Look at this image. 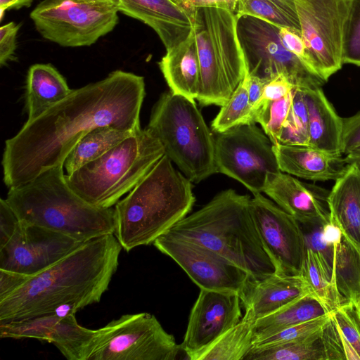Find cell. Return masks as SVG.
Segmentation results:
<instances>
[{
  "mask_svg": "<svg viewBox=\"0 0 360 360\" xmlns=\"http://www.w3.org/2000/svg\"><path fill=\"white\" fill-rule=\"evenodd\" d=\"M153 245L176 262L200 289L235 293L242 300L254 280L224 257L191 240L165 233Z\"/></svg>",
  "mask_w": 360,
  "mask_h": 360,
  "instance_id": "cell-14",
  "label": "cell"
},
{
  "mask_svg": "<svg viewBox=\"0 0 360 360\" xmlns=\"http://www.w3.org/2000/svg\"><path fill=\"white\" fill-rule=\"evenodd\" d=\"M344 160L347 165L356 164L360 166V146L347 153Z\"/></svg>",
  "mask_w": 360,
  "mask_h": 360,
  "instance_id": "cell-51",
  "label": "cell"
},
{
  "mask_svg": "<svg viewBox=\"0 0 360 360\" xmlns=\"http://www.w3.org/2000/svg\"><path fill=\"white\" fill-rule=\"evenodd\" d=\"M20 24L10 22L0 27V65L11 60L16 49V37Z\"/></svg>",
  "mask_w": 360,
  "mask_h": 360,
  "instance_id": "cell-44",
  "label": "cell"
},
{
  "mask_svg": "<svg viewBox=\"0 0 360 360\" xmlns=\"http://www.w3.org/2000/svg\"><path fill=\"white\" fill-rule=\"evenodd\" d=\"M236 13L220 8L193 9V34L199 60L203 105H224L246 74Z\"/></svg>",
  "mask_w": 360,
  "mask_h": 360,
  "instance_id": "cell-7",
  "label": "cell"
},
{
  "mask_svg": "<svg viewBox=\"0 0 360 360\" xmlns=\"http://www.w3.org/2000/svg\"><path fill=\"white\" fill-rule=\"evenodd\" d=\"M238 295L200 289L180 345L187 359L196 357L242 319Z\"/></svg>",
  "mask_w": 360,
  "mask_h": 360,
  "instance_id": "cell-17",
  "label": "cell"
},
{
  "mask_svg": "<svg viewBox=\"0 0 360 360\" xmlns=\"http://www.w3.org/2000/svg\"><path fill=\"white\" fill-rule=\"evenodd\" d=\"M360 146V112L343 118L341 151L346 155Z\"/></svg>",
  "mask_w": 360,
  "mask_h": 360,
  "instance_id": "cell-42",
  "label": "cell"
},
{
  "mask_svg": "<svg viewBox=\"0 0 360 360\" xmlns=\"http://www.w3.org/2000/svg\"><path fill=\"white\" fill-rule=\"evenodd\" d=\"M164 155L160 141L146 128L140 129L102 156L65 174V179L88 203L112 207Z\"/></svg>",
  "mask_w": 360,
  "mask_h": 360,
  "instance_id": "cell-6",
  "label": "cell"
},
{
  "mask_svg": "<svg viewBox=\"0 0 360 360\" xmlns=\"http://www.w3.org/2000/svg\"><path fill=\"white\" fill-rule=\"evenodd\" d=\"M321 340L326 360L346 359L343 342L330 313L328 322L321 330Z\"/></svg>",
  "mask_w": 360,
  "mask_h": 360,
  "instance_id": "cell-41",
  "label": "cell"
},
{
  "mask_svg": "<svg viewBox=\"0 0 360 360\" xmlns=\"http://www.w3.org/2000/svg\"><path fill=\"white\" fill-rule=\"evenodd\" d=\"M19 219L6 199L0 200V248L11 238Z\"/></svg>",
  "mask_w": 360,
  "mask_h": 360,
  "instance_id": "cell-45",
  "label": "cell"
},
{
  "mask_svg": "<svg viewBox=\"0 0 360 360\" xmlns=\"http://www.w3.org/2000/svg\"><path fill=\"white\" fill-rule=\"evenodd\" d=\"M248 91L249 101L253 111L254 107L257 105L262 97L264 86L267 81L260 79L256 76L250 75L248 72Z\"/></svg>",
  "mask_w": 360,
  "mask_h": 360,
  "instance_id": "cell-49",
  "label": "cell"
},
{
  "mask_svg": "<svg viewBox=\"0 0 360 360\" xmlns=\"http://www.w3.org/2000/svg\"><path fill=\"white\" fill-rule=\"evenodd\" d=\"M118 12L112 0H43L30 18L44 38L77 47L91 46L111 32Z\"/></svg>",
  "mask_w": 360,
  "mask_h": 360,
  "instance_id": "cell-9",
  "label": "cell"
},
{
  "mask_svg": "<svg viewBox=\"0 0 360 360\" xmlns=\"http://www.w3.org/2000/svg\"><path fill=\"white\" fill-rule=\"evenodd\" d=\"M30 277L14 271L0 269V300L17 290Z\"/></svg>",
  "mask_w": 360,
  "mask_h": 360,
  "instance_id": "cell-47",
  "label": "cell"
},
{
  "mask_svg": "<svg viewBox=\"0 0 360 360\" xmlns=\"http://www.w3.org/2000/svg\"><path fill=\"white\" fill-rule=\"evenodd\" d=\"M312 294L301 275H279L276 273L261 280H252L241 300L245 308L242 319L254 323L295 300Z\"/></svg>",
  "mask_w": 360,
  "mask_h": 360,
  "instance_id": "cell-21",
  "label": "cell"
},
{
  "mask_svg": "<svg viewBox=\"0 0 360 360\" xmlns=\"http://www.w3.org/2000/svg\"><path fill=\"white\" fill-rule=\"evenodd\" d=\"M330 315L342 340L346 359L360 360V321L354 304L345 302Z\"/></svg>",
  "mask_w": 360,
  "mask_h": 360,
  "instance_id": "cell-38",
  "label": "cell"
},
{
  "mask_svg": "<svg viewBox=\"0 0 360 360\" xmlns=\"http://www.w3.org/2000/svg\"><path fill=\"white\" fill-rule=\"evenodd\" d=\"M330 314L287 328L254 344L253 347L271 345L307 338L322 330Z\"/></svg>",
  "mask_w": 360,
  "mask_h": 360,
  "instance_id": "cell-40",
  "label": "cell"
},
{
  "mask_svg": "<svg viewBox=\"0 0 360 360\" xmlns=\"http://www.w3.org/2000/svg\"><path fill=\"white\" fill-rule=\"evenodd\" d=\"M333 272L340 293L354 304L360 294V254L342 233L335 245Z\"/></svg>",
  "mask_w": 360,
  "mask_h": 360,
  "instance_id": "cell-30",
  "label": "cell"
},
{
  "mask_svg": "<svg viewBox=\"0 0 360 360\" xmlns=\"http://www.w3.org/2000/svg\"><path fill=\"white\" fill-rule=\"evenodd\" d=\"M146 129L192 183L217 172L215 138L195 101L171 91L163 93L153 108Z\"/></svg>",
  "mask_w": 360,
  "mask_h": 360,
  "instance_id": "cell-8",
  "label": "cell"
},
{
  "mask_svg": "<svg viewBox=\"0 0 360 360\" xmlns=\"http://www.w3.org/2000/svg\"><path fill=\"white\" fill-rule=\"evenodd\" d=\"M294 88L283 75H279L273 77L266 82L262 97L254 108L262 103L278 100L287 96Z\"/></svg>",
  "mask_w": 360,
  "mask_h": 360,
  "instance_id": "cell-43",
  "label": "cell"
},
{
  "mask_svg": "<svg viewBox=\"0 0 360 360\" xmlns=\"http://www.w3.org/2000/svg\"><path fill=\"white\" fill-rule=\"evenodd\" d=\"M300 224L307 249L311 250L318 257L335 281L334 255L336 243L342 236L341 231L331 219L328 221Z\"/></svg>",
  "mask_w": 360,
  "mask_h": 360,
  "instance_id": "cell-34",
  "label": "cell"
},
{
  "mask_svg": "<svg viewBox=\"0 0 360 360\" xmlns=\"http://www.w3.org/2000/svg\"><path fill=\"white\" fill-rule=\"evenodd\" d=\"M278 143L309 146L308 113L303 90L294 88L291 105Z\"/></svg>",
  "mask_w": 360,
  "mask_h": 360,
  "instance_id": "cell-36",
  "label": "cell"
},
{
  "mask_svg": "<svg viewBox=\"0 0 360 360\" xmlns=\"http://www.w3.org/2000/svg\"><path fill=\"white\" fill-rule=\"evenodd\" d=\"M122 249L114 233L84 242L0 300V322L76 313L98 302L117 269Z\"/></svg>",
  "mask_w": 360,
  "mask_h": 360,
  "instance_id": "cell-2",
  "label": "cell"
},
{
  "mask_svg": "<svg viewBox=\"0 0 360 360\" xmlns=\"http://www.w3.org/2000/svg\"><path fill=\"white\" fill-rule=\"evenodd\" d=\"M60 164L22 186L6 200L21 221L47 228L81 242L114 233L115 208L94 206L69 186Z\"/></svg>",
  "mask_w": 360,
  "mask_h": 360,
  "instance_id": "cell-5",
  "label": "cell"
},
{
  "mask_svg": "<svg viewBox=\"0 0 360 360\" xmlns=\"http://www.w3.org/2000/svg\"><path fill=\"white\" fill-rule=\"evenodd\" d=\"M75 313H53L0 322L1 338H32L53 344L68 360H86L96 330L80 326Z\"/></svg>",
  "mask_w": 360,
  "mask_h": 360,
  "instance_id": "cell-18",
  "label": "cell"
},
{
  "mask_svg": "<svg viewBox=\"0 0 360 360\" xmlns=\"http://www.w3.org/2000/svg\"><path fill=\"white\" fill-rule=\"evenodd\" d=\"M309 283L312 295L331 313L347 302L340 293L335 281L318 257L307 249L302 274Z\"/></svg>",
  "mask_w": 360,
  "mask_h": 360,
  "instance_id": "cell-33",
  "label": "cell"
},
{
  "mask_svg": "<svg viewBox=\"0 0 360 360\" xmlns=\"http://www.w3.org/2000/svg\"><path fill=\"white\" fill-rule=\"evenodd\" d=\"M292 91L275 101L262 103L253 110L254 121L259 123L274 145L277 144L291 105Z\"/></svg>",
  "mask_w": 360,
  "mask_h": 360,
  "instance_id": "cell-37",
  "label": "cell"
},
{
  "mask_svg": "<svg viewBox=\"0 0 360 360\" xmlns=\"http://www.w3.org/2000/svg\"><path fill=\"white\" fill-rule=\"evenodd\" d=\"M327 202L331 220L360 254V166L347 165Z\"/></svg>",
  "mask_w": 360,
  "mask_h": 360,
  "instance_id": "cell-23",
  "label": "cell"
},
{
  "mask_svg": "<svg viewBox=\"0 0 360 360\" xmlns=\"http://www.w3.org/2000/svg\"><path fill=\"white\" fill-rule=\"evenodd\" d=\"M250 198L223 191L166 233L202 245L245 271L254 280L275 273L255 225Z\"/></svg>",
  "mask_w": 360,
  "mask_h": 360,
  "instance_id": "cell-3",
  "label": "cell"
},
{
  "mask_svg": "<svg viewBox=\"0 0 360 360\" xmlns=\"http://www.w3.org/2000/svg\"><path fill=\"white\" fill-rule=\"evenodd\" d=\"M70 89L63 76L51 64H34L27 72L26 108L27 122L65 98Z\"/></svg>",
  "mask_w": 360,
  "mask_h": 360,
  "instance_id": "cell-26",
  "label": "cell"
},
{
  "mask_svg": "<svg viewBox=\"0 0 360 360\" xmlns=\"http://www.w3.org/2000/svg\"><path fill=\"white\" fill-rule=\"evenodd\" d=\"M250 207L260 240L274 266L275 273L301 275L307 246L299 221L262 193L253 194Z\"/></svg>",
  "mask_w": 360,
  "mask_h": 360,
  "instance_id": "cell-15",
  "label": "cell"
},
{
  "mask_svg": "<svg viewBox=\"0 0 360 360\" xmlns=\"http://www.w3.org/2000/svg\"><path fill=\"white\" fill-rule=\"evenodd\" d=\"M158 64L172 93L191 101L198 98L201 75L193 32L186 40L167 50Z\"/></svg>",
  "mask_w": 360,
  "mask_h": 360,
  "instance_id": "cell-25",
  "label": "cell"
},
{
  "mask_svg": "<svg viewBox=\"0 0 360 360\" xmlns=\"http://www.w3.org/2000/svg\"><path fill=\"white\" fill-rule=\"evenodd\" d=\"M321 330L299 340L253 347L244 360H326Z\"/></svg>",
  "mask_w": 360,
  "mask_h": 360,
  "instance_id": "cell-29",
  "label": "cell"
},
{
  "mask_svg": "<svg viewBox=\"0 0 360 360\" xmlns=\"http://www.w3.org/2000/svg\"><path fill=\"white\" fill-rule=\"evenodd\" d=\"M302 90L308 113L309 146L342 155L343 118L338 115L321 88Z\"/></svg>",
  "mask_w": 360,
  "mask_h": 360,
  "instance_id": "cell-24",
  "label": "cell"
},
{
  "mask_svg": "<svg viewBox=\"0 0 360 360\" xmlns=\"http://www.w3.org/2000/svg\"><path fill=\"white\" fill-rule=\"evenodd\" d=\"M136 131L122 130L112 126L98 127L89 131L66 157L63 165L67 174L102 156Z\"/></svg>",
  "mask_w": 360,
  "mask_h": 360,
  "instance_id": "cell-28",
  "label": "cell"
},
{
  "mask_svg": "<svg viewBox=\"0 0 360 360\" xmlns=\"http://www.w3.org/2000/svg\"><path fill=\"white\" fill-rule=\"evenodd\" d=\"M118 11L153 29L166 51L186 40L193 32V9L174 0H112Z\"/></svg>",
  "mask_w": 360,
  "mask_h": 360,
  "instance_id": "cell-19",
  "label": "cell"
},
{
  "mask_svg": "<svg viewBox=\"0 0 360 360\" xmlns=\"http://www.w3.org/2000/svg\"><path fill=\"white\" fill-rule=\"evenodd\" d=\"M308 66L326 82L342 66L350 0H295Z\"/></svg>",
  "mask_w": 360,
  "mask_h": 360,
  "instance_id": "cell-13",
  "label": "cell"
},
{
  "mask_svg": "<svg viewBox=\"0 0 360 360\" xmlns=\"http://www.w3.org/2000/svg\"><path fill=\"white\" fill-rule=\"evenodd\" d=\"M342 62L360 66V0H350L344 29Z\"/></svg>",
  "mask_w": 360,
  "mask_h": 360,
  "instance_id": "cell-39",
  "label": "cell"
},
{
  "mask_svg": "<svg viewBox=\"0 0 360 360\" xmlns=\"http://www.w3.org/2000/svg\"><path fill=\"white\" fill-rule=\"evenodd\" d=\"M181 7L192 10L196 8H220L236 13L238 0H174Z\"/></svg>",
  "mask_w": 360,
  "mask_h": 360,
  "instance_id": "cell-48",
  "label": "cell"
},
{
  "mask_svg": "<svg viewBox=\"0 0 360 360\" xmlns=\"http://www.w3.org/2000/svg\"><path fill=\"white\" fill-rule=\"evenodd\" d=\"M279 169L311 181L337 180L347 165L342 155L328 153L309 146L274 145Z\"/></svg>",
  "mask_w": 360,
  "mask_h": 360,
  "instance_id": "cell-22",
  "label": "cell"
},
{
  "mask_svg": "<svg viewBox=\"0 0 360 360\" xmlns=\"http://www.w3.org/2000/svg\"><path fill=\"white\" fill-rule=\"evenodd\" d=\"M262 193L300 224L330 220L327 197L281 171L270 173Z\"/></svg>",
  "mask_w": 360,
  "mask_h": 360,
  "instance_id": "cell-20",
  "label": "cell"
},
{
  "mask_svg": "<svg viewBox=\"0 0 360 360\" xmlns=\"http://www.w3.org/2000/svg\"><path fill=\"white\" fill-rule=\"evenodd\" d=\"M180 345L157 318L125 314L96 330L86 360H174Z\"/></svg>",
  "mask_w": 360,
  "mask_h": 360,
  "instance_id": "cell-10",
  "label": "cell"
},
{
  "mask_svg": "<svg viewBox=\"0 0 360 360\" xmlns=\"http://www.w3.org/2000/svg\"><path fill=\"white\" fill-rule=\"evenodd\" d=\"M145 94L144 78L122 70L72 89L6 141L1 162L4 184L8 188L20 186L63 164L77 142L98 127L139 130Z\"/></svg>",
  "mask_w": 360,
  "mask_h": 360,
  "instance_id": "cell-1",
  "label": "cell"
},
{
  "mask_svg": "<svg viewBox=\"0 0 360 360\" xmlns=\"http://www.w3.org/2000/svg\"><path fill=\"white\" fill-rule=\"evenodd\" d=\"M165 154L115 205L114 235L127 252L153 243L191 210L192 182Z\"/></svg>",
  "mask_w": 360,
  "mask_h": 360,
  "instance_id": "cell-4",
  "label": "cell"
},
{
  "mask_svg": "<svg viewBox=\"0 0 360 360\" xmlns=\"http://www.w3.org/2000/svg\"><path fill=\"white\" fill-rule=\"evenodd\" d=\"M256 123L245 124L217 133V172L236 179L252 194L262 193L267 175L281 171L274 143Z\"/></svg>",
  "mask_w": 360,
  "mask_h": 360,
  "instance_id": "cell-12",
  "label": "cell"
},
{
  "mask_svg": "<svg viewBox=\"0 0 360 360\" xmlns=\"http://www.w3.org/2000/svg\"><path fill=\"white\" fill-rule=\"evenodd\" d=\"M236 14L251 15L301 32L295 0H238Z\"/></svg>",
  "mask_w": 360,
  "mask_h": 360,
  "instance_id": "cell-32",
  "label": "cell"
},
{
  "mask_svg": "<svg viewBox=\"0 0 360 360\" xmlns=\"http://www.w3.org/2000/svg\"><path fill=\"white\" fill-rule=\"evenodd\" d=\"M33 0H0L1 18L3 17L4 11L10 8H20L22 7H29Z\"/></svg>",
  "mask_w": 360,
  "mask_h": 360,
  "instance_id": "cell-50",
  "label": "cell"
},
{
  "mask_svg": "<svg viewBox=\"0 0 360 360\" xmlns=\"http://www.w3.org/2000/svg\"><path fill=\"white\" fill-rule=\"evenodd\" d=\"M354 307H355V309H356V312L357 316H358L359 320L360 321V294H359V298H358L356 302L354 304Z\"/></svg>",
  "mask_w": 360,
  "mask_h": 360,
  "instance_id": "cell-52",
  "label": "cell"
},
{
  "mask_svg": "<svg viewBox=\"0 0 360 360\" xmlns=\"http://www.w3.org/2000/svg\"><path fill=\"white\" fill-rule=\"evenodd\" d=\"M248 75L246 74L226 103L213 120L211 127L216 133L224 132L234 127L255 123L249 101Z\"/></svg>",
  "mask_w": 360,
  "mask_h": 360,
  "instance_id": "cell-35",
  "label": "cell"
},
{
  "mask_svg": "<svg viewBox=\"0 0 360 360\" xmlns=\"http://www.w3.org/2000/svg\"><path fill=\"white\" fill-rule=\"evenodd\" d=\"M279 27L251 15L238 17L237 35L248 72L266 81L281 75L295 88H321L326 82L284 46Z\"/></svg>",
  "mask_w": 360,
  "mask_h": 360,
  "instance_id": "cell-11",
  "label": "cell"
},
{
  "mask_svg": "<svg viewBox=\"0 0 360 360\" xmlns=\"http://www.w3.org/2000/svg\"><path fill=\"white\" fill-rule=\"evenodd\" d=\"M253 323L241 319L195 360H244L253 347Z\"/></svg>",
  "mask_w": 360,
  "mask_h": 360,
  "instance_id": "cell-31",
  "label": "cell"
},
{
  "mask_svg": "<svg viewBox=\"0 0 360 360\" xmlns=\"http://www.w3.org/2000/svg\"><path fill=\"white\" fill-rule=\"evenodd\" d=\"M279 36L284 46L308 66L306 47L301 32L290 28L280 27Z\"/></svg>",
  "mask_w": 360,
  "mask_h": 360,
  "instance_id": "cell-46",
  "label": "cell"
},
{
  "mask_svg": "<svg viewBox=\"0 0 360 360\" xmlns=\"http://www.w3.org/2000/svg\"><path fill=\"white\" fill-rule=\"evenodd\" d=\"M84 243L47 228L20 221L11 238L0 248V269L32 276L53 265Z\"/></svg>",
  "mask_w": 360,
  "mask_h": 360,
  "instance_id": "cell-16",
  "label": "cell"
},
{
  "mask_svg": "<svg viewBox=\"0 0 360 360\" xmlns=\"http://www.w3.org/2000/svg\"><path fill=\"white\" fill-rule=\"evenodd\" d=\"M330 314L312 294L253 323L254 344L287 328Z\"/></svg>",
  "mask_w": 360,
  "mask_h": 360,
  "instance_id": "cell-27",
  "label": "cell"
}]
</instances>
